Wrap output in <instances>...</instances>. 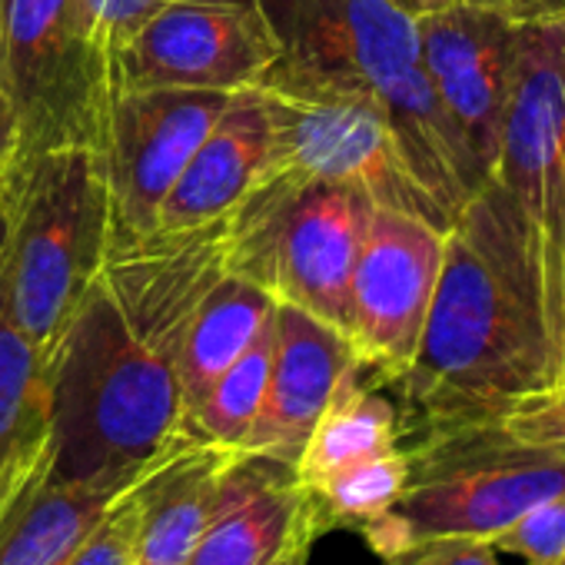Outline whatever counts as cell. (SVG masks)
Segmentation results:
<instances>
[{"mask_svg":"<svg viewBox=\"0 0 565 565\" xmlns=\"http://www.w3.org/2000/svg\"><path fill=\"white\" fill-rule=\"evenodd\" d=\"M393 386L403 433L502 419L555 390L532 266L492 183L446 230L416 356Z\"/></svg>","mask_w":565,"mask_h":565,"instance_id":"6da1fadb","label":"cell"},{"mask_svg":"<svg viewBox=\"0 0 565 565\" xmlns=\"http://www.w3.org/2000/svg\"><path fill=\"white\" fill-rule=\"evenodd\" d=\"M51 479L130 486L183 436L177 363L147 350L94 279L47 360Z\"/></svg>","mask_w":565,"mask_h":565,"instance_id":"7a4b0ae2","label":"cell"},{"mask_svg":"<svg viewBox=\"0 0 565 565\" xmlns=\"http://www.w3.org/2000/svg\"><path fill=\"white\" fill-rule=\"evenodd\" d=\"M114 233L100 147H14L0 163V313L47 363Z\"/></svg>","mask_w":565,"mask_h":565,"instance_id":"3957f363","label":"cell"},{"mask_svg":"<svg viewBox=\"0 0 565 565\" xmlns=\"http://www.w3.org/2000/svg\"><path fill=\"white\" fill-rule=\"evenodd\" d=\"M273 24L287 54L343 74L380 100L409 173L449 220L489 186L423 67L413 14L390 0H282V21Z\"/></svg>","mask_w":565,"mask_h":565,"instance_id":"277c9868","label":"cell"},{"mask_svg":"<svg viewBox=\"0 0 565 565\" xmlns=\"http://www.w3.org/2000/svg\"><path fill=\"white\" fill-rule=\"evenodd\" d=\"M399 502L363 539L390 558L423 539H492L525 509L565 492V439L519 416L416 433Z\"/></svg>","mask_w":565,"mask_h":565,"instance_id":"5b68a950","label":"cell"},{"mask_svg":"<svg viewBox=\"0 0 565 565\" xmlns=\"http://www.w3.org/2000/svg\"><path fill=\"white\" fill-rule=\"evenodd\" d=\"M266 117L263 173H297L363 190L376 206L416 213L443 230L446 210L409 173L380 100L356 81L294 54L253 84Z\"/></svg>","mask_w":565,"mask_h":565,"instance_id":"8992f818","label":"cell"},{"mask_svg":"<svg viewBox=\"0 0 565 565\" xmlns=\"http://www.w3.org/2000/svg\"><path fill=\"white\" fill-rule=\"evenodd\" d=\"M525 259L552 356L565 386V18L525 21L502 147L492 173Z\"/></svg>","mask_w":565,"mask_h":565,"instance_id":"52a82bcc","label":"cell"},{"mask_svg":"<svg viewBox=\"0 0 565 565\" xmlns=\"http://www.w3.org/2000/svg\"><path fill=\"white\" fill-rule=\"evenodd\" d=\"M373 210L347 183L263 173L230 213L226 273L347 333L350 282Z\"/></svg>","mask_w":565,"mask_h":565,"instance_id":"ba28073f","label":"cell"},{"mask_svg":"<svg viewBox=\"0 0 565 565\" xmlns=\"http://www.w3.org/2000/svg\"><path fill=\"white\" fill-rule=\"evenodd\" d=\"M0 67L18 147H100L114 84L81 34L74 0H0Z\"/></svg>","mask_w":565,"mask_h":565,"instance_id":"9c48e42d","label":"cell"},{"mask_svg":"<svg viewBox=\"0 0 565 565\" xmlns=\"http://www.w3.org/2000/svg\"><path fill=\"white\" fill-rule=\"evenodd\" d=\"M266 0H177L110 61L114 90H249L279 57Z\"/></svg>","mask_w":565,"mask_h":565,"instance_id":"30bf717a","label":"cell"},{"mask_svg":"<svg viewBox=\"0 0 565 565\" xmlns=\"http://www.w3.org/2000/svg\"><path fill=\"white\" fill-rule=\"evenodd\" d=\"M443 253V226L403 210H373L350 282L347 340L383 386H393L416 356Z\"/></svg>","mask_w":565,"mask_h":565,"instance_id":"8fae6325","label":"cell"},{"mask_svg":"<svg viewBox=\"0 0 565 565\" xmlns=\"http://www.w3.org/2000/svg\"><path fill=\"white\" fill-rule=\"evenodd\" d=\"M230 216L147 233H110L97 282L124 327L153 353L177 363L203 297L226 276Z\"/></svg>","mask_w":565,"mask_h":565,"instance_id":"7c38bea8","label":"cell"},{"mask_svg":"<svg viewBox=\"0 0 565 565\" xmlns=\"http://www.w3.org/2000/svg\"><path fill=\"white\" fill-rule=\"evenodd\" d=\"M233 94L143 87L114 90L100 157L110 190L114 233H147L193 150L213 130Z\"/></svg>","mask_w":565,"mask_h":565,"instance_id":"4fadbf2b","label":"cell"},{"mask_svg":"<svg viewBox=\"0 0 565 565\" xmlns=\"http://www.w3.org/2000/svg\"><path fill=\"white\" fill-rule=\"evenodd\" d=\"M416 21L423 67L492 183L525 21L482 0H459Z\"/></svg>","mask_w":565,"mask_h":565,"instance_id":"5bb4252c","label":"cell"},{"mask_svg":"<svg viewBox=\"0 0 565 565\" xmlns=\"http://www.w3.org/2000/svg\"><path fill=\"white\" fill-rule=\"evenodd\" d=\"M320 532L327 522L317 495L290 462L239 452L190 565H269L297 545H313Z\"/></svg>","mask_w":565,"mask_h":565,"instance_id":"9a60e30c","label":"cell"},{"mask_svg":"<svg viewBox=\"0 0 565 565\" xmlns=\"http://www.w3.org/2000/svg\"><path fill=\"white\" fill-rule=\"evenodd\" d=\"M356 366V350L340 327L300 307L276 303L269 380L243 452L294 466L330 396Z\"/></svg>","mask_w":565,"mask_h":565,"instance_id":"2e32d148","label":"cell"},{"mask_svg":"<svg viewBox=\"0 0 565 565\" xmlns=\"http://www.w3.org/2000/svg\"><path fill=\"white\" fill-rule=\"evenodd\" d=\"M236 456V449L180 436L134 479L140 502L137 565H190Z\"/></svg>","mask_w":565,"mask_h":565,"instance_id":"e0dca14e","label":"cell"},{"mask_svg":"<svg viewBox=\"0 0 565 565\" xmlns=\"http://www.w3.org/2000/svg\"><path fill=\"white\" fill-rule=\"evenodd\" d=\"M266 140V117L253 87L233 94L160 203L153 230L203 226L230 216L263 177Z\"/></svg>","mask_w":565,"mask_h":565,"instance_id":"ac0fdd59","label":"cell"},{"mask_svg":"<svg viewBox=\"0 0 565 565\" xmlns=\"http://www.w3.org/2000/svg\"><path fill=\"white\" fill-rule=\"evenodd\" d=\"M51 376L0 313V529L51 476Z\"/></svg>","mask_w":565,"mask_h":565,"instance_id":"d6986e66","label":"cell"},{"mask_svg":"<svg viewBox=\"0 0 565 565\" xmlns=\"http://www.w3.org/2000/svg\"><path fill=\"white\" fill-rule=\"evenodd\" d=\"M273 313L276 300L233 273H226L203 297L177 356L183 419L200 403V396L249 350V343L263 333Z\"/></svg>","mask_w":565,"mask_h":565,"instance_id":"ffe728a7","label":"cell"},{"mask_svg":"<svg viewBox=\"0 0 565 565\" xmlns=\"http://www.w3.org/2000/svg\"><path fill=\"white\" fill-rule=\"evenodd\" d=\"M403 446V413L399 406L363 380V363L343 376L317 426L310 429L294 469L303 486L320 482L323 476Z\"/></svg>","mask_w":565,"mask_h":565,"instance_id":"44dd1931","label":"cell"},{"mask_svg":"<svg viewBox=\"0 0 565 565\" xmlns=\"http://www.w3.org/2000/svg\"><path fill=\"white\" fill-rule=\"evenodd\" d=\"M124 489L47 476L0 529V565H64Z\"/></svg>","mask_w":565,"mask_h":565,"instance_id":"7402d4cb","label":"cell"},{"mask_svg":"<svg viewBox=\"0 0 565 565\" xmlns=\"http://www.w3.org/2000/svg\"><path fill=\"white\" fill-rule=\"evenodd\" d=\"M269 363H273V320L249 343V350L186 413L183 436L243 452V443L263 406Z\"/></svg>","mask_w":565,"mask_h":565,"instance_id":"603a6c76","label":"cell"},{"mask_svg":"<svg viewBox=\"0 0 565 565\" xmlns=\"http://www.w3.org/2000/svg\"><path fill=\"white\" fill-rule=\"evenodd\" d=\"M409 479V452L406 446L356 459L320 482L307 486L317 495L327 529H353L366 532L376 519H383L403 495Z\"/></svg>","mask_w":565,"mask_h":565,"instance_id":"cb8c5ba5","label":"cell"},{"mask_svg":"<svg viewBox=\"0 0 565 565\" xmlns=\"http://www.w3.org/2000/svg\"><path fill=\"white\" fill-rule=\"evenodd\" d=\"M170 4L177 0H74V14L84 41L110 67L114 54Z\"/></svg>","mask_w":565,"mask_h":565,"instance_id":"d4e9b609","label":"cell"},{"mask_svg":"<svg viewBox=\"0 0 565 565\" xmlns=\"http://www.w3.org/2000/svg\"><path fill=\"white\" fill-rule=\"evenodd\" d=\"M499 555H515L522 565H548L565 558V492L525 509L515 522L486 539Z\"/></svg>","mask_w":565,"mask_h":565,"instance_id":"484cf974","label":"cell"},{"mask_svg":"<svg viewBox=\"0 0 565 565\" xmlns=\"http://www.w3.org/2000/svg\"><path fill=\"white\" fill-rule=\"evenodd\" d=\"M137 535H140V502L134 482L104 509L97 525L71 552L64 565H137Z\"/></svg>","mask_w":565,"mask_h":565,"instance_id":"4316f807","label":"cell"},{"mask_svg":"<svg viewBox=\"0 0 565 565\" xmlns=\"http://www.w3.org/2000/svg\"><path fill=\"white\" fill-rule=\"evenodd\" d=\"M383 565H505L486 539H423Z\"/></svg>","mask_w":565,"mask_h":565,"instance_id":"83f0119b","label":"cell"},{"mask_svg":"<svg viewBox=\"0 0 565 565\" xmlns=\"http://www.w3.org/2000/svg\"><path fill=\"white\" fill-rule=\"evenodd\" d=\"M515 21H548V18H565V0H482Z\"/></svg>","mask_w":565,"mask_h":565,"instance_id":"f1b7e54d","label":"cell"},{"mask_svg":"<svg viewBox=\"0 0 565 565\" xmlns=\"http://www.w3.org/2000/svg\"><path fill=\"white\" fill-rule=\"evenodd\" d=\"M18 147V114L4 84V67H0V163H4Z\"/></svg>","mask_w":565,"mask_h":565,"instance_id":"f546056e","label":"cell"},{"mask_svg":"<svg viewBox=\"0 0 565 565\" xmlns=\"http://www.w3.org/2000/svg\"><path fill=\"white\" fill-rule=\"evenodd\" d=\"M399 11L413 14V18H423V14H433V11H443L449 4H459V0H390Z\"/></svg>","mask_w":565,"mask_h":565,"instance_id":"4dcf8cb0","label":"cell"},{"mask_svg":"<svg viewBox=\"0 0 565 565\" xmlns=\"http://www.w3.org/2000/svg\"><path fill=\"white\" fill-rule=\"evenodd\" d=\"M269 565H310V545H297V548H290V552H282L276 562H269Z\"/></svg>","mask_w":565,"mask_h":565,"instance_id":"1f68e13d","label":"cell"},{"mask_svg":"<svg viewBox=\"0 0 565 565\" xmlns=\"http://www.w3.org/2000/svg\"><path fill=\"white\" fill-rule=\"evenodd\" d=\"M548 565H565V558H562V562H548Z\"/></svg>","mask_w":565,"mask_h":565,"instance_id":"d6a6232c","label":"cell"},{"mask_svg":"<svg viewBox=\"0 0 565 565\" xmlns=\"http://www.w3.org/2000/svg\"><path fill=\"white\" fill-rule=\"evenodd\" d=\"M562 390H565V386H562Z\"/></svg>","mask_w":565,"mask_h":565,"instance_id":"836d02e7","label":"cell"}]
</instances>
